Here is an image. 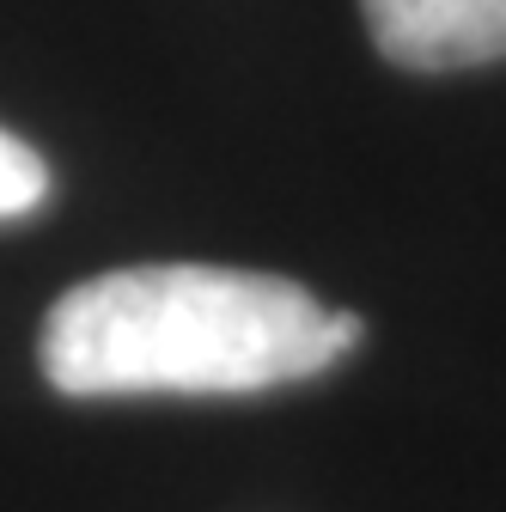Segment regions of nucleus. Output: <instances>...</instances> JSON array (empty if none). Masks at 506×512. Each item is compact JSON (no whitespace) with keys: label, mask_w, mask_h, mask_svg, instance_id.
<instances>
[{"label":"nucleus","mask_w":506,"mask_h":512,"mask_svg":"<svg viewBox=\"0 0 506 512\" xmlns=\"http://www.w3.org/2000/svg\"><path fill=\"white\" fill-rule=\"evenodd\" d=\"M360 317L299 281L208 263L110 269L68 287L37 336L61 397H244L336 366Z\"/></svg>","instance_id":"nucleus-1"},{"label":"nucleus","mask_w":506,"mask_h":512,"mask_svg":"<svg viewBox=\"0 0 506 512\" xmlns=\"http://www.w3.org/2000/svg\"><path fill=\"white\" fill-rule=\"evenodd\" d=\"M378 55L409 74H458L506 55V0H360Z\"/></svg>","instance_id":"nucleus-2"},{"label":"nucleus","mask_w":506,"mask_h":512,"mask_svg":"<svg viewBox=\"0 0 506 512\" xmlns=\"http://www.w3.org/2000/svg\"><path fill=\"white\" fill-rule=\"evenodd\" d=\"M49 202V165L0 128V220H25Z\"/></svg>","instance_id":"nucleus-3"}]
</instances>
